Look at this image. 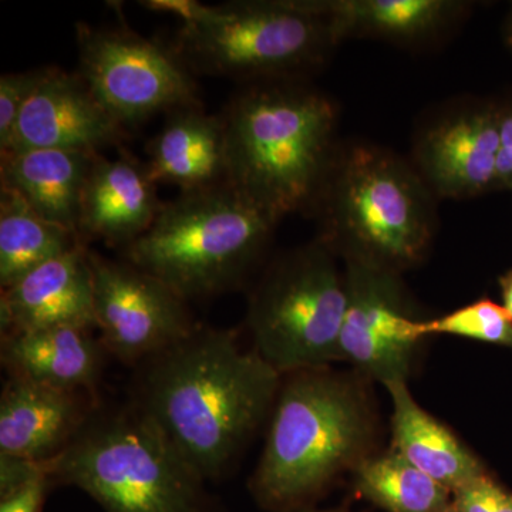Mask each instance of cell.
Wrapping results in <instances>:
<instances>
[{
	"label": "cell",
	"instance_id": "cell-2",
	"mask_svg": "<svg viewBox=\"0 0 512 512\" xmlns=\"http://www.w3.org/2000/svg\"><path fill=\"white\" fill-rule=\"evenodd\" d=\"M228 185L279 224L313 212L339 148V107L305 80L247 84L221 114Z\"/></svg>",
	"mask_w": 512,
	"mask_h": 512
},
{
	"label": "cell",
	"instance_id": "cell-16",
	"mask_svg": "<svg viewBox=\"0 0 512 512\" xmlns=\"http://www.w3.org/2000/svg\"><path fill=\"white\" fill-rule=\"evenodd\" d=\"M156 183L146 165L123 156L94 160L80 207V242L101 241L126 248L146 234L164 202L158 200Z\"/></svg>",
	"mask_w": 512,
	"mask_h": 512
},
{
	"label": "cell",
	"instance_id": "cell-4",
	"mask_svg": "<svg viewBox=\"0 0 512 512\" xmlns=\"http://www.w3.org/2000/svg\"><path fill=\"white\" fill-rule=\"evenodd\" d=\"M271 414L264 453L249 481L256 503L299 511L360 460L370 437L362 393L326 367L288 373Z\"/></svg>",
	"mask_w": 512,
	"mask_h": 512
},
{
	"label": "cell",
	"instance_id": "cell-12",
	"mask_svg": "<svg viewBox=\"0 0 512 512\" xmlns=\"http://www.w3.org/2000/svg\"><path fill=\"white\" fill-rule=\"evenodd\" d=\"M498 99L466 97L424 121L412 164L437 200H471L498 192Z\"/></svg>",
	"mask_w": 512,
	"mask_h": 512
},
{
	"label": "cell",
	"instance_id": "cell-32",
	"mask_svg": "<svg viewBox=\"0 0 512 512\" xmlns=\"http://www.w3.org/2000/svg\"><path fill=\"white\" fill-rule=\"evenodd\" d=\"M494 511L512 512V495L504 491L500 485H497L494 491Z\"/></svg>",
	"mask_w": 512,
	"mask_h": 512
},
{
	"label": "cell",
	"instance_id": "cell-1",
	"mask_svg": "<svg viewBox=\"0 0 512 512\" xmlns=\"http://www.w3.org/2000/svg\"><path fill=\"white\" fill-rule=\"evenodd\" d=\"M281 383L254 349L241 348L237 330L198 325L134 367L128 402L208 483L234 468Z\"/></svg>",
	"mask_w": 512,
	"mask_h": 512
},
{
	"label": "cell",
	"instance_id": "cell-5",
	"mask_svg": "<svg viewBox=\"0 0 512 512\" xmlns=\"http://www.w3.org/2000/svg\"><path fill=\"white\" fill-rule=\"evenodd\" d=\"M53 484L89 494L104 512H217L204 480L143 413L101 403L59 456Z\"/></svg>",
	"mask_w": 512,
	"mask_h": 512
},
{
	"label": "cell",
	"instance_id": "cell-9",
	"mask_svg": "<svg viewBox=\"0 0 512 512\" xmlns=\"http://www.w3.org/2000/svg\"><path fill=\"white\" fill-rule=\"evenodd\" d=\"M79 74L93 96L121 126L157 113L202 106L194 73L173 47L127 28L77 23Z\"/></svg>",
	"mask_w": 512,
	"mask_h": 512
},
{
	"label": "cell",
	"instance_id": "cell-20",
	"mask_svg": "<svg viewBox=\"0 0 512 512\" xmlns=\"http://www.w3.org/2000/svg\"><path fill=\"white\" fill-rule=\"evenodd\" d=\"M99 156L89 151L25 150L2 154L0 181L45 220L77 234L84 187Z\"/></svg>",
	"mask_w": 512,
	"mask_h": 512
},
{
	"label": "cell",
	"instance_id": "cell-13",
	"mask_svg": "<svg viewBox=\"0 0 512 512\" xmlns=\"http://www.w3.org/2000/svg\"><path fill=\"white\" fill-rule=\"evenodd\" d=\"M126 131L101 106L79 73L50 67L23 107L5 153L73 150L99 154L103 148L121 146Z\"/></svg>",
	"mask_w": 512,
	"mask_h": 512
},
{
	"label": "cell",
	"instance_id": "cell-33",
	"mask_svg": "<svg viewBox=\"0 0 512 512\" xmlns=\"http://www.w3.org/2000/svg\"><path fill=\"white\" fill-rule=\"evenodd\" d=\"M503 39L505 46L508 47V50L512 53V6L510 8V12L505 16L504 25H503Z\"/></svg>",
	"mask_w": 512,
	"mask_h": 512
},
{
	"label": "cell",
	"instance_id": "cell-6",
	"mask_svg": "<svg viewBox=\"0 0 512 512\" xmlns=\"http://www.w3.org/2000/svg\"><path fill=\"white\" fill-rule=\"evenodd\" d=\"M276 222L231 185L181 192L164 202L123 259L164 282L185 302L235 291L261 261Z\"/></svg>",
	"mask_w": 512,
	"mask_h": 512
},
{
	"label": "cell",
	"instance_id": "cell-23",
	"mask_svg": "<svg viewBox=\"0 0 512 512\" xmlns=\"http://www.w3.org/2000/svg\"><path fill=\"white\" fill-rule=\"evenodd\" d=\"M357 488L389 512H448L451 491L410 464L399 453L362 460Z\"/></svg>",
	"mask_w": 512,
	"mask_h": 512
},
{
	"label": "cell",
	"instance_id": "cell-24",
	"mask_svg": "<svg viewBox=\"0 0 512 512\" xmlns=\"http://www.w3.org/2000/svg\"><path fill=\"white\" fill-rule=\"evenodd\" d=\"M421 338L451 335L512 349V318L503 305L483 298L430 320H419Z\"/></svg>",
	"mask_w": 512,
	"mask_h": 512
},
{
	"label": "cell",
	"instance_id": "cell-30",
	"mask_svg": "<svg viewBox=\"0 0 512 512\" xmlns=\"http://www.w3.org/2000/svg\"><path fill=\"white\" fill-rule=\"evenodd\" d=\"M52 481L43 474L15 493L0 498V512H42Z\"/></svg>",
	"mask_w": 512,
	"mask_h": 512
},
{
	"label": "cell",
	"instance_id": "cell-18",
	"mask_svg": "<svg viewBox=\"0 0 512 512\" xmlns=\"http://www.w3.org/2000/svg\"><path fill=\"white\" fill-rule=\"evenodd\" d=\"M107 355L92 329L76 326L6 333L0 343L9 377L96 396Z\"/></svg>",
	"mask_w": 512,
	"mask_h": 512
},
{
	"label": "cell",
	"instance_id": "cell-3",
	"mask_svg": "<svg viewBox=\"0 0 512 512\" xmlns=\"http://www.w3.org/2000/svg\"><path fill=\"white\" fill-rule=\"evenodd\" d=\"M436 201L412 161L372 143L342 144L313 214L342 261L402 274L433 245Z\"/></svg>",
	"mask_w": 512,
	"mask_h": 512
},
{
	"label": "cell",
	"instance_id": "cell-21",
	"mask_svg": "<svg viewBox=\"0 0 512 512\" xmlns=\"http://www.w3.org/2000/svg\"><path fill=\"white\" fill-rule=\"evenodd\" d=\"M393 402L396 453L451 493L484 476V467L433 416L414 402L406 383L387 386Z\"/></svg>",
	"mask_w": 512,
	"mask_h": 512
},
{
	"label": "cell",
	"instance_id": "cell-22",
	"mask_svg": "<svg viewBox=\"0 0 512 512\" xmlns=\"http://www.w3.org/2000/svg\"><path fill=\"white\" fill-rule=\"evenodd\" d=\"M83 245L69 229L45 220L18 192L0 190V286L9 288L40 265Z\"/></svg>",
	"mask_w": 512,
	"mask_h": 512
},
{
	"label": "cell",
	"instance_id": "cell-10",
	"mask_svg": "<svg viewBox=\"0 0 512 512\" xmlns=\"http://www.w3.org/2000/svg\"><path fill=\"white\" fill-rule=\"evenodd\" d=\"M94 315L109 355L136 367L194 332L187 302L164 282L126 259L87 251Z\"/></svg>",
	"mask_w": 512,
	"mask_h": 512
},
{
	"label": "cell",
	"instance_id": "cell-28",
	"mask_svg": "<svg viewBox=\"0 0 512 512\" xmlns=\"http://www.w3.org/2000/svg\"><path fill=\"white\" fill-rule=\"evenodd\" d=\"M500 103V148H498V192L512 195V94Z\"/></svg>",
	"mask_w": 512,
	"mask_h": 512
},
{
	"label": "cell",
	"instance_id": "cell-11",
	"mask_svg": "<svg viewBox=\"0 0 512 512\" xmlns=\"http://www.w3.org/2000/svg\"><path fill=\"white\" fill-rule=\"evenodd\" d=\"M348 308L339 340V360H348L384 386L406 383L421 336L402 274L343 261Z\"/></svg>",
	"mask_w": 512,
	"mask_h": 512
},
{
	"label": "cell",
	"instance_id": "cell-34",
	"mask_svg": "<svg viewBox=\"0 0 512 512\" xmlns=\"http://www.w3.org/2000/svg\"><path fill=\"white\" fill-rule=\"evenodd\" d=\"M293 512H313V511H302V510H299V511H293Z\"/></svg>",
	"mask_w": 512,
	"mask_h": 512
},
{
	"label": "cell",
	"instance_id": "cell-19",
	"mask_svg": "<svg viewBox=\"0 0 512 512\" xmlns=\"http://www.w3.org/2000/svg\"><path fill=\"white\" fill-rule=\"evenodd\" d=\"M146 167L154 183L177 185L181 192L228 184L222 117L205 113L202 106L170 111L148 146Z\"/></svg>",
	"mask_w": 512,
	"mask_h": 512
},
{
	"label": "cell",
	"instance_id": "cell-17",
	"mask_svg": "<svg viewBox=\"0 0 512 512\" xmlns=\"http://www.w3.org/2000/svg\"><path fill=\"white\" fill-rule=\"evenodd\" d=\"M328 19L336 42L372 39L403 47L439 42L467 18L463 0H311Z\"/></svg>",
	"mask_w": 512,
	"mask_h": 512
},
{
	"label": "cell",
	"instance_id": "cell-7",
	"mask_svg": "<svg viewBox=\"0 0 512 512\" xmlns=\"http://www.w3.org/2000/svg\"><path fill=\"white\" fill-rule=\"evenodd\" d=\"M339 46L311 0H241L178 30L173 50L194 74L239 82L305 80Z\"/></svg>",
	"mask_w": 512,
	"mask_h": 512
},
{
	"label": "cell",
	"instance_id": "cell-25",
	"mask_svg": "<svg viewBox=\"0 0 512 512\" xmlns=\"http://www.w3.org/2000/svg\"><path fill=\"white\" fill-rule=\"evenodd\" d=\"M50 67L0 77V153H5L18 124L20 113L49 73Z\"/></svg>",
	"mask_w": 512,
	"mask_h": 512
},
{
	"label": "cell",
	"instance_id": "cell-8",
	"mask_svg": "<svg viewBox=\"0 0 512 512\" xmlns=\"http://www.w3.org/2000/svg\"><path fill=\"white\" fill-rule=\"evenodd\" d=\"M338 259L315 239L274 259L251 293L252 349L282 376L339 360L348 284Z\"/></svg>",
	"mask_w": 512,
	"mask_h": 512
},
{
	"label": "cell",
	"instance_id": "cell-31",
	"mask_svg": "<svg viewBox=\"0 0 512 512\" xmlns=\"http://www.w3.org/2000/svg\"><path fill=\"white\" fill-rule=\"evenodd\" d=\"M501 288V296H503V306L505 311L510 313L512 318V269L511 271L505 272L498 281Z\"/></svg>",
	"mask_w": 512,
	"mask_h": 512
},
{
	"label": "cell",
	"instance_id": "cell-15",
	"mask_svg": "<svg viewBox=\"0 0 512 512\" xmlns=\"http://www.w3.org/2000/svg\"><path fill=\"white\" fill-rule=\"evenodd\" d=\"M87 251L79 245L2 289V335L53 326L97 329Z\"/></svg>",
	"mask_w": 512,
	"mask_h": 512
},
{
	"label": "cell",
	"instance_id": "cell-27",
	"mask_svg": "<svg viewBox=\"0 0 512 512\" xmlns=\"http://www.w3.org/2000/svg\"><path fill=\"white\" fill-rule=\"evenodd\" d=\"M497 484L487 474L454 491L453 512H495L494 491Z\"/></svg>",
	"mask_w": 512,
	"mask_h": 512
},
{
	"label": "cell",
	"instance_id": "cell-26",
	"mask_svg": "<svg viewBox=\"0 0 512 512\" xmlns=\"http://www.w3.org/2000/svg\"><path fill=\"white\" fill-rule=\"evenodd\" d=\"M46 474L42 463L28 458L0 454V498L15 493Z\"/></svg>",
	"mask_w": 512,
	"mask_h": 512
},
{
	"label": "cell",
	"instance_id": "cell-35",
	"mask_svg": "<svg viewBox=\"0 0 512 512\" xmlns=\"http://www.w3.org/2000/svg\"><path fill=\"white\" fill-rule=\"evenodd\" d=\"M448 512H453V510H450V511H448Z\"/></svg>",
	"mask_w": 512,
	"mask_h": 512
},
{
	"label": "cell",
	"instance_id": "cell-29",
	"mask_svg": "<svg viewBox=\"0 0 512 512\" xmlns=\"http://www.w3.org/2000/svg\"><path fill=\"white\" fill-rule=\"evenodd\" d=\"M151 12L168 13L183 22V26L200 25L212 18L215 6L202 5L197 0H146L140 2Z\"/></svg>",
	"mask_w": 512,
	"mask_h": 512
},
{
	"label": "cell",
	"instance_id": "cell-14",
	"mask_svg": "<svg viewBox=\"0 0 512 512\" xmlns=\"http://www.w3.org/2000/svg\"><path fill=\"white\" fill-rule=\"evenodd\" d=\"M99 396L9 377L0 396V454L46 463L59 456Z\"/></svg>",
	"mask_w": 512,
	"mask_h": 512
}]
</instances>
